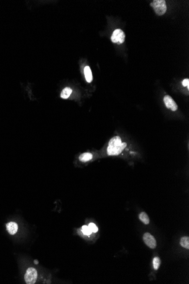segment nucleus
Returning <instances> with one entry per match:
<instances>
[{
    "instance_id": "0eeeda50",
    "label": "nucleus",
    "mask_w": 189,
    "mask_h": 284,
    "mask_svg": "<svg viewBox=\"0 0 189 284\" xmlns=\"http://www.w3.org/2000/svg\"><path fill=\"white\" fill-rule=\"evenodd\" d=\"M18 225L14 222H10L7 224V232L11 235H14L18 231Z\"/></svg>"
},
{
    "instance_id": "4468645a",
    "label": "nucleus",
    "mask_w": 189,
    "mask_h": 284,
    "mask_svg": "<svg viewBox=\"0 0 189 284\" xmlns=\"http://www.w3.org/2000/svg\"><path fill=\"white\" fill-rule=\"evenodd\" d=\"M82 231L83 233L86 235H90L91 234L92 232L88 226H86V225L82 226Z\"/></svg>"
},
{
    "instance_id": "f257e3e1",
    "label": "nucleus",
    "mask_w": 189,
    "mask_h": 284,
    "mask_svg": "<svg viewBox=\"0 0 189 284\" xmlns=\"http://www.w3.org/2000/svg\"><path fill=\"white\" fill-rule=\"evenodd\" d=\"M127 146L126 142H122L120 137L114 136L112 138L108 143L107 153L109 155H119Z\"/></svg>"
},
{
    "instance_id": "9d476101",
    "label": "nucleus",
    "mask_w": 189,
    "mask_h": 284,
    "mask_svg": "<svg viewBox=\"0 0 189 284\" xmlns=\"http://www.w3.org/2000/svg\"><path fill=\"white\" fill-rule=\"evenodd\" d=\"M92 157H93V155L91 153H85L80 155L79 158V160L80 161L85 162L88 161L92 159Z\"/></svg>"
},
{
    "instance_id": "1a4fd4ad",
    "label": "nucleus",
    "mask_w": 189,
    "mask_h": 284,
    "mask_svg": "<svg viewBox=\"0 0 189 284\" xmlns=\"http://www.w3.org/2000/svg\"><path fill=\"white\" fill-rule=\"evenodd\" d=\"M72 92V90L71 88L68 87H66L62 91V92H61V93L60 97H61V98H62V99H67L70 96Z\"/></svg>"
},
{
    "instance_id": "dca6fc26",
    "label": "nucleus",
    "mask_w": 189,
    "mask_h": 284,
    "mask_svg": "<svg viewBox=\"0 0 189 284\" xmlns=\"http://www.w3.org/2000/svg\"><path fill=\"white\" fill-rule=\"evenodd\" d=\"M189 79H185L183 81H182V84L183 86L186 87V86H188L189 85Z\"/></svg>"
},
{
    "instance_id": "f03ea898",
    "label": "nucleus",
    "mask_w": 189,
    "mask_h": 284,
    "mask_svg": "<svg viewBox=\"0 0 189 284\" xmlns=\"http://www.w3.org/2000/svg\"><path fill=\"white\" fill-rule=\"evenodd\" d=\"M157 15H164L167 9L166 2L164 0H155L150 4Z\"/></svg>"
},
{
    "instance_id": "2eb2a0df",
    "label": "nucleus",
    "mask_w": 189,
    "mask_h": 284,
    "mask_svg": "<svg viewBox=\"0 0 189 284\" xmlns=\"http://www.w3.org/2000/svg\"><path fill=\"white\" fill-rule=\"evenodd\" d=\"M88 227H89L90 229H91L92 232H98V227L95 224H93V223H90V224L88 225Z\"/></svg>"
},
{
    "instance_id": "f8f14e48",
    "label": "nucleus",
    "mask_w": 189,
    "mask_h": 284,
    "mask_svg": "<svg viewBox=\"0 0 189 284\" xmlns=\"http://www.w3.org/2000/svg\"><path fill=\"white\" fill-rule=\"evenodd\" d=\"M180 244L181 246L186 248L188 250L189 249V238L188 237H183L181 238V241H180Z\"/></svg>"
},
{
    "instance_id": "7ed1b4c3",
    "label": "nucleus",
    "mask_w": 189,
    "mask_h": 284,
    "mask_svg": "<svg viewBox=\"0 0 189 284\" xmlns=\"http://www.w3.org/2000/svg\"><path fill=\"white\" fill-rule=\"evenodd\" d=\"M38 278V272L35 268L31 267L27 269L25 275V282L27 284H35Z\"/></svg>"
},
{
    "instance_id": "9b49d317",
    "label": "nucleus",
    "mask_w": 189,
    "mask_h": 284,
    "mask_svg": "<svg viewBox=\"0 0 189 284\" xmlns=\"http://www.w3.org/2000/svg\"><path fill=\"white\" fill-rule=\"evenodd\" d=\"M139 220H140L144 224H146V225L149 224L150 218H149L148 215L145 212H142V213H140L139 215Z\"/></svg>"
},
{
    "instance_id": "ddd939ff",
    "label": "nucleus",
    "mask_w": 189,
    "mask_h": 284,
    "mask_svg": "<svg viewBox=\"0 0 189 284\" xmlns=\"http://www.w3.org/2000/svg\"><path fill=\"white\" fill-rule=\"evenodd\" d=\"M160 264H161V261L160 258L157 256L155 257L153 259V266L155 270H157L159 268Z\"/></svg>"
},
{
    "instance_id": "20e7f679",
    "label": "nucleus",
    "mask_w": 189,
    "mask_h": 284,
    "mask_svg": "<svg viewBox=\"0 0 189 284\" xmlns=\"http://www.w3.org/2000/svg\"><path fill=\"white\" fill-rule=\"evenodd\" d=\"M125 34L124 31L121 29H116L113 32L111 40L114 43H117L118 44H122L125 42Z\"/></svg>"
},
{
    "instance_id": "39448f33",
    "label": "nucleus",
    "mask_w": 189,
    "mask_h": 284,
    "mask_svg": "<svg viewBox=\"0 0 189 284\" xmlns=\"http://www.w3.org/2000/svg\"><path fill=\"white\" fill-rule=\"evenodd\" d=\"M144 242L145 244L149 247L151 248H155L157 245L156 240L151 234L148 232H146L143 235Z\"/></svg>"
},
{
    "instance_id": "423d86ee",
    "label": "nucleus",
    "mask_w": 189,
    "mask_h": 284,
    "mask_svg": "<svg viewBox=\"0 0 189 284\" xmlns=\"http://www.w3.org/2000/svg\"><path fill=\"white\" fill-rule=\"evenodd\" d=\"M164 102L166 107L173 111H176L178 109V106L173 99L169 95H165L164 98Z\"/></svg>"
},
{
    "instance_id": "6e6552de",
    "label": "nucleus",
    "mask_w": 189,
    "mask_h": 284,
    "mask_svg": "<svg viewBox=\"0 0 189 284\" xmlns=\"http://www.w3.org/2000/svg\"><path fill=\"white\" fill-rule=\"evenodd\" d=\"M84 73H85V78L87 82L90 83L92 81V74L91 70L88 66H86L84 69Z\"/></svg>"
}]
</instances>
